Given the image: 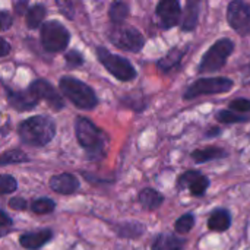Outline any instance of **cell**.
Wrapping results in <instances>:
<instances>
[{
	"label": "cell",
	"instance_id": "1",
	"mask_svg": "<svg viewBox=\"0 0 250 250\" xmlns=\"http://www.w3.org/2000/svg\"><path fill=\"white\" fill-rule=\"evenodd\" d=\"M19 138L29 146H45L56 136V123L48 116H32L23 120L18 129Z\"/></svg>",
	"mask_w": 250,
	"mask_h": 250
},
{
	"label": "cell",
	"instance_id": "2",
	"mask_svg": "<svg viewBox=\"0 0 250 250\" xmlns=\"http://www.w3.org/2000/svg\"><path fill=\"white\" fill-rule=\"evenodd\" d=\"M75 135L78 144L86 151L88 158L101 160L107 149V135L98 129L89 119L76 117L75 120Z\"/></svg>",
	"mask_w": 250,
	"mask_h": 250
},
{
	"label": "cell",
	"instance_id": "3",
	"mask_svg": "<svg viewBox=\"0 0 250 250\" xmlns=\"http://www.w3.org/2000/svg\"><path fill=\"white\" fill-rule=\"evenodd\" d=\"M62 94L76 107L82 110H92L98 104L95 91L83 81L73 76H62L59 81Z\"/></svg>",
	"mask_w": 250,
	"mask_h": 250
},
{
	"label": "cell",
	"instance_id": "4",
	"mask_svg": "<svg viewBox=\"0 0 250 250\" xmlns=\"http://www.w3.org/2000/svg\"><path fill=\"white\" fill-rule=\"evenodd\" d=\"M234 50V42L230 38H221L215 41L209 50L204 54L198 72L199 73H211L223 69L227 63V59L231 56Z\"/></svg>",
	"mask_w": 250,
	"mask_h": 250
},
{
	"label": "cell",
	"instance_id": "5",
	"mask_svg": "<svg viewBox=\"0 0 250 250\" xmlns=\"http://www.w3.org/2000/svg\"><path fill=\"white\" fill-rule=\"evenodd\" d=\"M97 57L100 63L119 81L129 82L136 78V70L133 64L123 56L110 53L105 47L98 45L97 47Z\"/></svg>",
	"mask_w": 250,
	"mask_h": 250
},
{
	"label": "cell",
	"instance_id": "6",
	"mask_svg": "<svg viewBox=\"0 0 250 250\" xmlns=\"http://www.w3.org/2000/svg\"><path fill=\"white\" fill-rule=\"evenodd\" d=\"M108 40L116 47L130 53H139L145 45L144 35L136 28L126 23L113 25L108 29Z\"/></svg>",
	"mask_w": 250,
	"mask_h": 250
},
{
	"label": "cell",
	"instance_id": "7",
	"mask_svg": "<svg viewBox=\"0 0 250 250\" xmlns=\"http://www.w3.org/2000/svg\"><path fill=\"white\" fill-rule=\"evenodd\" d=\"M70 41V32L67 31V28L56 21H47L42 23L41 26V44L44 47V50L50 51V53H59L63 51Z\"/></svg>",
	"mask_w": 250,
	"mask_h": 250
},
{
	"label": "cell",
	"instance_id": "8",
	"mask_svg": "<svg viewBox=\"0 0 250 250\" xmlns=\"http://www.w3.org/2000/svg\"><path fill=\"white\" fill-rule=\"evenodd\" d=\"M234 82L230 78L218 76V78H204L193 82L185 92V100H193L204 95H215L231 91Z\"/></svg>",
	"mask_w": 250,
	"mask_h": 250
},
{
	"label": "cell",
	"instance_id": "9",
	"mask_svg": "<svg viewBox=\"0 0 250 250\" xmlns=\"http://www.w3.org/2000/svg\"><path fill=\"white\" fill-rule=\"evenodd\" d=\"M227 21L230 26L242 37L250 34V4L242 0H233L227 6Z\"/></svg>",
	"mask_w": 250,
	"mask_h": 250
},
{
	"label": "cell",
	"instance_id": "10",
	"mask_svg": "<svg viewBox=\"0 0 250 250\" xmlns=\"http://www.w3.org/2000/svg\"><path fill=\"white\" fill-rule=\"evenodd\" d=\"M29 91L41 101L44 100L53 110L59 111L64 108V101L62 98V95L57 92V89L45 79H35L31 82V85L28 86Z\"/></svg>",
	"mask_w": 250,
	"mask_h": 250
},
{
	"label": "cell",
	"instance_id": "11",
	"mask_svg": "<svg viewBox=\"0 0 250 250\" xmlns=\"http://www.w3.org/2000/svg\"><path fill=\"white\" fill-rule=\"evenodd\" d=\"M177 188L185 190L189 189L193 196H204L209 188V179L204 176L201 171L196 170H188L183 174L179 176L177 179Z\"/></svg>",
	"mask_w": 250,
	"mask_h": 250
},
{
	"label": "cell",
	"instance_id": "12",
	"mask_svg": "<svg viewBox=\"0 0 250 250\" xmlns=\"http://www.w3.org/2000/svg\"><path fill=\"white\" fill-rule=\"evenodd\" d=\"M157 16L160 18V26L163 29L174 28L182 18V6L177 0H163L157 4Z\"/></svg>",
	"mask_w": 250,
	"mask_h": 250
},
{
	"label": "cell",
	"instance_id": "13",
	"mask_svg": "<svg viewBox=\"0 0 250 250\" xmlns=\"http://www.w3.org/2000/svg\"><path fill=\"white\" fill-rule=\"evenodd\" d=\"M4 89L7 92L6 97H7V101H9L10 107H13L18 111L32 110L40 103V100L29 91V88L25 89V91H15V89H10L9 86H4Z\"/></svg>",
	"mask_w": 250,
	"mask_h": 250
},
{
	"label": "cell",
	"instance_id": "14",
	"mask_svg": "<svg viewBox=\"0 0 250 250\" xmlns=\"http://www.w3.org/2000/svg\"><path fill=\"white\" fill-rule=\"evenodd\" d=\"M48 186L53 192H56L59 195H72L79 189L81 183L75 174L62 173V174L53 176L48 182Z\"/></svg>",
	"mask_w": 250,
	"mask_h": 250
},
{
	"label": "cell",
	"instance_id": "15",
	"mask_svg": "<svg viewBox=\"0 0 250 250\" xmlns=\"http://www.w3.org/2000/svg\"><path fill=\"white\" fill-rule=\"evenodd\" d=\"M53 239V230L44 229L38 231H31L25 233L19 237V243L22 248L28 250H38L41 249L45 243H48Z\"/></svg>",
	"mask_w": 250,
	"mask_h": 250
},
{
	"label": "cell",
	"instance_id": "16",
	"mask_svg": "<svg viewBox=\"0 0 250 250\" xmlns=\"http://www.w3.org/2000/svg\"><path fill=\"white\" fill-rule=\"evenodd\" d=\"M186 245V239L179 237L176 234H158L152 242V250H183Z\"/></svg>",
	"mask_w": 250,
	"mask_h": 250
},
{
	"label": "cell",
	"instance_id": "17",
	"mask_svg": "<svg viewBox=\"0 0 250 250\" xmlns=\"http://www.w3.org/2000/svg\"><path fill=\"white\" fill-rule=\"evenodd\" d=\"M138 201H139V204H141V207L144 209H146V211H155V209H158L163 205L164 196L158 190H155L152 188H145V189H142L139 192Z\"/></svg>",
	"mask_w": 250,
	"mask_h": 250
},
{
	"label": "cell",
	"instance_id": "18",
	"mask_svg": "<svg viewBox=\"0 0 250 250\" xmlns=\"http://www.w3.org/2000/svg\"><path fill=\"white\" fill-rule=\"evenodd\" d=\"M199 10H201V3L199 1L189 0L186 3V9L183 12V19H182V31L190 32L198 26Z\"/></svg>",
	"mask_w": 250,
	"mask_h": 250
},
{
	"label": "cell",
	"instance_id": "19",
	"mask_svg": "<svg viewBox=\"0 0 250 250\" xmlns=\"http://www.w3.org/2000/svg\"><path fill=\"white\" fill-rule=\"evenodd\" d=\"M230 226H231V215L227 209L223 208L215 209L208 218V227L212 231L224 233L230 229Z\"/></svg>",
	"mask_w": 250,
	"mask_h": 250
},
{
	"label": "cell",
	"instance_id": "20",
	"mask_svg": "<svg viewBox=\"0 0 250 250\" xmlns=\"http://www.w3.org/2000/svg\"><path fill=\"white\" fill-rule=\"evenodd\" d=\"M224 157H227V152L223 148H218V146H207V148L196 149V151L192 152V158L198 164L209 163V161L220 160V158H224Z\"/></svg>",
	"mask_w": 250,
	"mask_h": 250
},
{
	"label": "cell",
	"instance_id": "21",
	"mask_svg": "<svg viewBox=\"0 0 250 250\" xmlns=\"http://www.w3.org/2000/svg\"><path fill=\"white\" fill-rule=\"evenodd\" d=\"M186 51H188V48L174 47V48H171L163 59H160V62L157 63V66H158L163 72H170L173 67H176V66L182 62V59H183V56L186 54Z\"/></svg>",
	"mask_w": 250,
	"mask_h": 250
},
{
	"label": "cell",
	"instance_id": "22",
	"mask_svg": "<svg viewBox=\"0 0 250 250\" xmlns=\"http://www.w3.org/2000/svg\"><path fill=\"white\" fill-rule=\"evenodd\" d=\"M145 231V227L141 223L136 221H126V223H120L116 226V233L119 237H125V239H136L141 237Z\"/></svg>",
	"mask_w": 250,
	"mask_h": 250
},
{
	"label": "cell",
	"instance_id": "23",
	"mask_svg": "<svg viewBox=\"0 0 250 250\" xmlns=\"http://www.w3.org/2000/svg\"><path fill=\"white\" fill-rule=\"evenodd\" d=\"M45 6L41 4V3H37L31 7H28V12H26V26L29 29H35L38 28L44 18H45Z\"/></svg>",
	"mask_w": 250,
	"mask_h": 250
},
{
	"label": "cell",
	"instance_id": "24",
	"mask_svg": "<svg viewBox=\"0 0 250 250\" xmlns=\"http://www.w3.org/2000/svg\"><path fill=\"white\" fill-rule=\"evenodd\" d=\"M129 16V4L125 1H114L108 9V18L113 25H122Z\"/></svg>",
	"mask_w": 250,
	"mask_h": 250
},
{
	"label": "cell",
	"instance_id": "25",
	"mask_svg": "<svg viewBox=\"0 0 250 250\" xmlns=\"http://www.w3.org/2000/svg\"><path fill=\"white\" fill-rule=\"evenodd\" d=\"M26 161H29V157L21 149H10L0 155V167H6L10 164H21Z\"/></svg>",
	"mask_w": 250,
	"mask_h": 250
},
{
	"label": "cell",
	"instance_id": "26",
	"mask_svg": "<svg viewBox=\"0 0 250 250\" xmlns=\"http://www.w3.org/2000/svg\"><path fill=\"white\" fill-rule=\"evenodd\" d=\"M29 207L34 214H51L56 209V202L50 198H38L34 199Z\"/></svg>",
	"mask_w": 250,
	"mask_h": 250
},
{
	"label": "cell",
	"instance_id": "27",
	"mask_svg": "<svg viewBox=\"0 0 250 250\" xmlns=\"http://www.w3.org/2000/svg\"><path fill=\"white\" fill-rule=\"evenodd\" d=\"M217 120L226 125H231V123H242V122H248L249 117L239 114V113H233L230 110H221L217 113Z\"/></svg>",
	"mask_w": 250,
	"mask_h": 250
},
{
	"label": "cell",
	"instance_id": "28",
	"mask_svg": "<svg viewBox=\"0 0 250 250\" xmlns=\"http://www.w3.org/2000/svg\"><path fill=\"white\" fill-rule=\"evenodd\" d=\"M195 226V215L193 214H185L180 218H177L174 224V230L179 234H188Z\"/></svg>",
	"mask_w": 250,
	"mask_h": 250
},
{
	"label": "cell",
	"instance_id": "29",
	"mask_svg": "<svg viewBox=\"0 0 250 250\" xmlns=\"http://www.w3.org/2000/svg\"><path fill=\"white\" fill-rule=\"evenodd\" d=\"M18 189V180L12 174H0V196L10 195Z\"/></svg>",
	"mask_w": 250,
	"mask_h": 250
},
{
	"label": "cell",
	"instance_id": "30",
	"mask_svg": "<svg viewBox=\"0 0 250 250\" xmlns=\"http://www.w3.org/2000/svg\"><path fill=\"white\" fill-rule=\"evenodd\" d=\"M64 60H66V64L67 67L70 69H76L79 66H82L85 63V59L83 56L78 51V50H70L64 54Z\"/></svg>",
	"mask_w": 250,
	"mask_h": 250
},
{
	"label": "cell",
	"instance_id": "31",
	"mask_svg": "<svg viewBox=\"0 0 250 250\" xmlns=\"http://www.w3.org/2000/svg\"><path fill=\"white\" fill-rule=\"evenodd\" d=\"M229 105H230L231 110L237 111L239 114H240V113H248V111H250V100H246V98L233 100Z\"/></svg>",
	"mask_w": 250,
	"mask_h": 250
},
{
	"label": "cell",
	"instance_id": "32",
	"mask_svg": "<svg viewBox=\"0 0 250 250\" xmlns=\"http://www.w3.org/2000/svg\"><path fill=\"white\" fill-rule=\"evenodd\" d=\"M13 25V16L7 10H0V31H7Z\"/></svg>",
	"mask_w": 250,
	"mask_h": 250
},
{
	"label": "cell",
	"instance_id": "33",
	"mask_svg": "<svg viewBox=\"0 0 250 250\" xmlns=\"http://www.w3.org/2000/svg\"><path fill=\"white\" fill-rule=\"evenodd\" d=\"M57 6L59 9L62 10V13L69 18V19H73L75 18V10H73V4L70 1H59L57 0Z\"/></svg>",
	"mask_w": 250,
	"mask_h": 250
},
{
	"label": "cell",
	"instance_id": "34",
	"mask_svg": "<svg viewBox=\"0 0 250 250\" xmlns=\"http://www.w3.org/2000/svg\"><path fill=\"white\" fill-rule=\"evenodd\" d=\"M9 207H10L12 209H15V211H23V209L28 207V202H26V199L18 196V198H12V199L9 201Z\"/></svg>",
	"mask_w": 250,
	"mask_h": 250
},
{
	"label": "cell",
	"instance_id": "35",
	"mask_svg": "<svg viewBox=\"0 0 250 250\" xmlns=\"http://www.w3.org/2000/svg\"><path fill=\"white\" fill-rule=\"evenodd\" d=\"M13 7H15V12L18 15H23L28 12V1L26 0H22V1H16L13 3Z\"/></svg>",
	"mask_w": 250,
	"mask_h": 250
},
{
	"label": "cell",
	"instance_id": "36",
	"mask_svg": "<svg viewBox=\"0 0 250 250\" xmlns=\"http://www.w3.org/2000/svg\"><path fill=\"white\" fill-rule=\"evenodd\" d=\"M13 226V220L0 208V227H10Z\"/></svg>",
	"mask_w": 250,
	"mask_h": 250
},
{
	"label": "cell",
	"instance_id": "37",
	"mask_svg": "<svg viewBox=\"0 0 250 250\" xmlns=\"http://www.w3.org/2000/svg\"><path fill=\"white\" fill-rule=\"evenodd\" d=\"M10 50H12V45H10L4 38L0 37V57L7 56V54L10 53Z\"/></svg>",
	"mask_w": 250,
	"mask_h": 250
},
{
	"label": "cell",
	"instance_id": "38",
	"mask_svg": "<svg viewBox=\"0 0 250 250\" xmlns=\"http://www.w3.org/2000/svg\"><path fill=\"white\" fill-rule=\"evenodd\" d=\"M243 83H249L250 82V62L248 63V66L245 67V70H243Z\"/></svg>",
	"mask_w": 250,
	"mask_h": 250
},
{
	"label": "cell",
	"instance_id": "39",
	"mask_svg": "<svg viewBox=\"0 0 250 250\" xmlns=\"http://www.w3.org/2000/svg\"><path fill=\"white\" fill-rule=\"evenodd\" d=\"M220 133H221L220 127H212V130H209V132L207 133V136L211 138V136H217V135H220Z\"/></svg>",
	"mask_w": 250,
	"mask_h": 250
},
{
	"label": "cell",
	"instance_id": "40",
	"mask_svg": "<svg viewBox=\"0 0 250 250\" xmlns=\"http://www.w3.org/2000/svg\"><path fill=\"white\" fill-rule=\"evenodd\" d=\"M1 236H4V233H3V231H0V237H1Z\"/></svg>",
	"mask_w": 250,
	"mask_h": 250
}]
</instances>
